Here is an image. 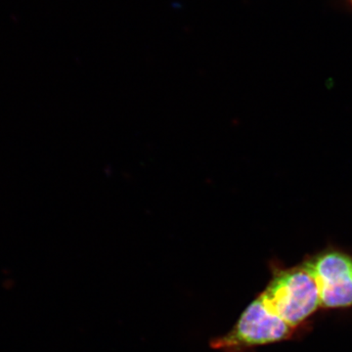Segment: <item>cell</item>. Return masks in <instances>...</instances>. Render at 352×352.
I'll use <instances>...</instances> for the list:
<instances>
[{
    "instance_id": "2",
    "label": "cell",
    "mask_w": 352,
    "mask_h": 352,
    "mask_svg": "<svg viewBox=\"0 0 352 352\" xmlns=\"http://www.w3.org/2000/svg\"><path fill=\"white\" fill-rule=\"evenodd\" d=\"M294 330L256 298L241 314L232 330L210 340V346L221 352H245L289 339Z\"/></svg>"
},
{
    "instance_id": "3",
    "label": "cell",
    "mask_w": 352,
    "mask_h": 352,
    "mask_svg": "<svg viewBox=\"0 0 352 352\" xmlns=\"http://www.w3.org/2000/svg\"><path fill=\"white\" fill-rule=\"evenodd\" d=\"M302 266L314 278L320 307H352V256L340 251H324Z\"/></svg>"
},
{
    "instance_id": "4",
    "label": "cell",
    "mask_w": 352,
    "mask_h": 352,
    "mask_svg": "<svg viewBox=\"0 0 352 352\" xmlns=\"http://www.w3.org/2000/svg\"><path fill=\"white\" fill-rule=\"evenodd\" d=\"M351 2H352V0H351Z\"/></svg>"
},
{
    "instance_id": "1",
    "label": "cell",
    "mask_w": 352,
    "mask_h": 352,
    "mask_svg": "<svg viewBox=\"0 0 352 352\" xmlns=\"http://www.w3.org/2000/svg\"><path fill=\"white\" fill-rule=\"evenodd\" d=\"M258 298L271 314L294 329L320 307L314 278L302 265L275 268L270 284Z\"/></svg>"
}]
</instances>
